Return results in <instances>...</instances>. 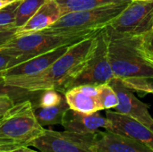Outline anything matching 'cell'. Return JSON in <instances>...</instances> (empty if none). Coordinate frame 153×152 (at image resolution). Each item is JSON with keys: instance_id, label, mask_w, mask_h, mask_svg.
I'll return each mask as SVG.
<instances>
[{"instance_id": "3", "label": "cell", "mask_w": 153, "mask_h": 152, "mask_svg": "<svg viewBox=\"0 0 153 152\" xmlns=\"http://www.w3.org/2000/svg\"><path fill=\"white\" fill-rule=\"evenodd\" d=\"M96 33L57 34L40 30L27 34H15L11 39L0 45V53L13 56V64L16 65L55 48L77 43Z\"/></svg>"}, {"instance_id": "15", "label": "cell", "mask_w": 153, "mask_h": 152, "mask_svg": "<svg viewBox=\"0 0 153 152\" xmlns=\"http://www.w3.org/2000/svg\"><path fill=\"white\" fill-rule=\"evenodd\" d=\"M62 12L56 0H46L34 15L20 29L16 34H27L43 30L54 24L61 16Z\"/></svg>"}, {"instance_id": "29", "label": "cell", "mask_w": 153, "mask_h": 152, "mask_svg": "<svg viewBox=\"0 0 153 152\" xmlns=\"http://www.w3.org/2000/svg\"><path fill=\"white\" fill-rule=\"evenodd\" d=\"M10 152H41V151H34V150H32V149H30V148L27 147V146H23V147L17 148V149H15V150H13V151H10Z\"/></svg>"}, {"instance_id": "11", "label": "cell", "mask_w": 153, "mask_h": 152, "mask_svg": "<svg viewBox=\"0 0 153 152\" xmlns=\"http://www.w3.org/2000/svg\"><path fill=\"white\" fill-rule=\"evenodd\" d=\"M93 152H153L152 149L130 137L106 131H98L92 146Z\"/></svg>"}, {"instance_id": "30", "label": "cell", "mask_w": 153, "mask_h": 152, "mask_svg": "<svg viewBox=\"0 0 153 152\" xmlns=\"http://www.w3.org/2000/svg\"><path fill=\"white\" fill-rule=\"evenodd\" d=\"M1 83H4V79H3V77H0V84Z\"/></svg>"}, {"instance_id": "22", "label": "cell", "mask_w": 153, "mask_h": 152, "mask_svg": "<svg viewBox=\"0 0 153 152\" xmlns=\"http://www.w3.org/2000/svg\"><path fill=\"white\" fill-rule=\"evenodd\" d=\"M41 94L39 98L38 103L36 107H40V108H47V107H53L56 105H58L62 99H64V94L63 96L58 93L57 90H41Z\"/></svg>"}, {"instance_id": "32", "label": "cell", "mask_w": 153, "mask_h": 152, "mask_svg": "<svg viewBox=\"0 0 153 152\" xmlns=\"http://www.w3.org/2000/svg\"><path fill=\"white\" fill-rule=\"evenodd\" d=\"M9 152H10V151H9Z\"/></svg>"}, {"instance_id": "21", "label": "cell", "mask_w": 153, "mask_h": 152, "mask_svg": "<svg viewBox=\"0 0 153 152\" xmlns=\"http://www.w3.org/2000/svg\"><path fill=\"white\" fill-rule=\"evenodd\" d=\"M121 82L134 92L153 94V78H129Z\"/></svg>"}, {"instance_id": "25", "label": "cell", "mask_w": 153, "mask_h": 152, "mask_svg": "<svg viewBox=\"0 0 153 152\" xmlns=\"http://www.w3.org/2000/svg\"><path fill=\"white\" fill-rule=\"evenodd\" d=\"M14 64H13V57L7 55V54H3V53H0V77H2L3 75V73L13 66Z\"/></svg>"}, {"instance_id": "13", "label": "cell", "mask_w": 153, "mask_h": 152, "mask_svg": "<svg viewBox=\"0 0 153 152\" xmlns=\"http://www.w3.org/2000/svg\"><path fill=\"white\" fill-rule=\"evenodd\" d=\"M63 46L39 56H37L33 58L26 60L22 63H20L14 66H12L6 69L2 77H20V76H30L40 73L45 71L52 63H54L57 58H59L70 47Z\"/></svg>"}, {"instance_id": "8", "label": "cell", "mask_w": 153, "mask_h": 152, "mask_svg": "<svg viewBox=\"0 0 153 152\" xmlns=\"http://www.w3.org/2000/svg\"><path fill=\"white\" fill-rule=\"evenodd\" d=\"M95 133L82 134L67 130L57 132L45 129L30 146L41 152H93Z\"/></svg>"}, {"instance_id": "19", "label": "cell", "mask_w": 153, "mask_h": 152, "mask_svg": "<svg viewBox=\"0 0 153 152\" xmlns=\"http://www.w3.org/2000/svg\"><path fill=\"white\" fill-rule=\"evenodd\" d=\"M98 100L101 110H109L118 105L117 93L109 83L98 86Z\"/></svg>"}, {"instance_id": "2", "label": "cell", "mask_w": 153, "mask_h": 152, "mask_svg": "<svg viewBox=\"0 0 153 152\" xmlns=\"http://www.w3.org/2000/svg\"><path fill=\"white\" fill-rule=\"evenodd\" d=\"M108 59L115 78H153V64L140 48V36H118L107 32Z\"/></svg>"}, {"instance_id": "24", "label": "cell", "mask_w": 153, "mask_h": 152, "mask_svg": "<svg viewBox=\"0 0 153 152\" xmlns=\"http://www.w3.org/2000/svg\"><path fill=\"white\" fill-rule=\"evenodd\" d=\"M14 105L13 97L9 94H0V117Z\"/></svg>"}, {"instance_id": "31", "label": "cell", "mask_w": 153, "mask_h": 152, "mask_svg": "<svg viewBox=\"0 0 153 152\" xmlns=\"http://www.w3.org/2000/svg\"><path fill=\"white\" fill-rule=\"evenodd\" d=\"M138 1H147V0H138Z\"/></svg>"}, {"instance_id": "9", "label": "cell", "mask_w": 153, "mask_h": 152, "mask_svg": "<svg viewBox=\"0 0 153 152\" xmlns=\"http://www.w3.org/2000/svg\"><path fill=\"white\" fill-rule=\"evenodd\" d=\"M108 83L115 90L118 99V105L115 108L116 112L128 116L153 130V117L149 111L150 106L141 101L121 80L114 78Z\"/></svg>"}, {"instance_id": "12", "label": "cell", "mask_w": 153, "mask_h": 152, "mask_svg": "<svg viewBox=\"0 0 153 152\" xmlns=\"http://www.w3.org/2000/svg\"><path fill=\"white\" fill-rule=\"evenodd\" d=\"M61 125H63L65 130L82 134L95 133L100 129L108 131L110 128L108 119L102 116L99 112L82 114L70 108L65 114Z\"/></svg>"}, {"instance_id": "17", "label": "cell", "mask_w": 153, "mask_h": 152, "mask_svg": "<svg viewBox=\"0 0 153 152\" xmlns=\"http://www.w3.org/2000/svg\"><path fill=\"white\" fill-rule=\"evenodd\" d=\"M61 8L62 14H65L71 12L82 11L87 9L97 8L100 6L130 3L132 0H56ZM62 15V16H63Z\"/></svg>"}, {"instance_id": "27", "label": "cell", "mask_w": 153, "mask_h": 152, "mask_svg": "<svg viewBox=\"0 0 153 152\" xmlns=\"http://www.w3.org/2000/svg\"><path fill=\"white\" fill-rule=\"evenodd\" d=\"M21 90H24L22 89H18V88H13V87H10V86H6L4 83L0 84V94L4 93V94H9L10 93H14V92H21Z\"/></svg>"}, {"instance_id": "1", "label": "cell", "mask_w": 153, "mask_h": 152, "mask_svg": "<svg viewBox=\"0 0 153 152\" xmlns=\"http://www.w3.org/2000/svg\"><path fill=\"white\" fill-rule=\"evenodd\" d=\"M98 33L71 45L59 58L40 73L30 76L4 77V84L28 92L56 90L64 94L67 82L77 74L91 54Z\"/></svg>"}, {"instance_id": "10", "label": "cell", "mask_w": 153, "mask_h": 152, "mask_svg": "<svg viewBox=\"0 0 153 152\" xmlns=\"http://www.w3.org/2000/svg\"><path fill=\"white\" fill-rule=\"evenodd\" d=\"M106 117L110 123L108 131L134 139L153 151V130L150 127L128 116L110 109L107 110Z\"/></svg>"}, {"instance_id": "16", "label": "cell", "mask_w": 153, "mask_h": 152, "mask_svg": "<svg viewBox=\"0 0 153 152\" xmlns=\"http://www.w3.org/2000/svg\"><path fill=\"white\" fill-rule=\"evenodd\" d=\"M33 108L39 124L44 127L55 125H62L64 116L70 108L65 100V98L64 97L58 105L47 108L33 106Z\"/></svg>"}, {"instance_id": "5", "label": "cell", "mask_w": 153, "mask_h": 152, "mask_svg": "<svg viewBox=\"0 0 153 152\" xmlns=\"http://www.w3.org/2000/svg\"><path fill=\"white\" fill-rule=\"evenodd\" d=\"M129 3L114 4L92 9L71 12L43 30L57 34H91L104 29Z\"/></svg>"}, {"instance_id": "6", "label": "cell", "mask_w": 153, "mask_h": 152, "mask_svg": "<svg viewBox=\"0 0 153 152\" xmlns=\"http://www.w3.org/2000/svg\"><path fill=\"white\" fill-rule=\"evenodd\" d=\"M115 78L108 54V36L105 28L97 34L95 47L77 74L70 80L64 89V93L80 85L99 86L108 83Z\"/></svg>"}, {"instance_id": "20", "label": "cell", "mask_w": 153, "mask_h": 152, "mask_svg": "<svg viewBox=\"0 0 153 152\" xmlns=\"http://www.w3.org/2000/svg\"><path fill=\"white\" fill-rule=\"evenodd\" d=\"M21 0H16L0 9V30H16L14 21L16 10Z\"/></svg>"}, {"instance_id": "23", "label": "cell", "mask_w": 153, "mask_h": 152, "mask_svg": "<svg viewBox=\"0 0 153 152\" xmlns=\"http://www.w3.org/2000/svg\"><path fill=\"white\" fill-rule=\"evenodd\" d=\"M140 48L143 56L153 64V29L140 36Z\"/></svg>"}, {"instance_id": "7", "label": "cell", "mask_w": 153, "mask_h": 152, "mask_svg": "<svg viewBox=\"0 0 153 152\" xmlns=\"http://www.w3.org/2000/svg\"><path fill=\"white\" fill-rule=\"evenodd\" d=\"M153 29V0H132L105 27L107 32L118 36H139Z\"/></svg>"}, {"instance_id": "18", "label": "cell", "mask_w": 153, "mask_h": 152, "mask_svg": "<svg viewBox=\"0 0 153 152\" xmlns=\"http://www.w3.org/2000/svg\"><path fill=\"white\" fill-rule=\"evenodd\" d=\"M46 0H21L15 14L16 30L22 28L39 10Z\"/></svg>"}, {"instance_id": "26", "label": "cell", "mask_w": 153, "mask_h": 152, "mask_svg": "<svg viewBox=\"0 0 153 152\" xmlns=\"http://www.w3.org/2000/svg\"><path fill=\"white\" fill-rule=\"evenodd\" d=\"M16 34V30H0V45L11 39Z\"/></svg>"}, {"instance_id": "14", "label": "cell", "mask_w": 153, "mask_h": 152, "mask_svg": "<svg viewBox=\"0 0 153 152\" xmlns=\"http://www.w3.org/2000/svg\"><path fill=\"white\" fill-rule=\"evenodd\" d=\"M70 109L82 114H93L100 111L98 100V86L80 85L69 89L65 93Z\"/></svg>"}, {"instance_id": "28", "label": "cell", "mask_w": 153, "mask_h": 152, "mask_svg": "<svg viewBox=\"0 0 153 152\" xmlns=\"http://www.w3.org/2000/svg\"><path fill=\"white\" fill-rule=\"evenodd\" d=\"M17 148H20V147H17V146H13V145H8V144H3V143H0V152H9L17 149Z\"/></svg>"}, {"instance_id": "4", "label": "cell", "mask_w": 153, "mask_h": 152, "mask_svg": "<svg viewBox=\"0 0 153 152\" xmlns=\"http://www.w3.org/2000/svg\"><path fill=\"white\" fill-rule=\"evenodd\" d=\"M45 131L35 116L31 100L14 105L0 117V143L17 147L27 146Z\"/></svg>"}]
</instances>
